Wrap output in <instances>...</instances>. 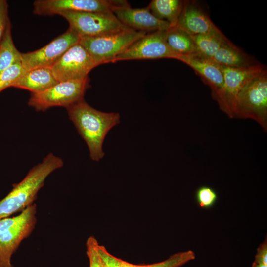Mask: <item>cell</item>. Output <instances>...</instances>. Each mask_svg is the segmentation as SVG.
I'll return each instance as SVG.
<instances>
[{
  "instance_id": "obj_26",
  "label": "cell",
  "mask_w": 267,
  "mask_h": 267,
  "mask_svg": "<svg viewBox=\"0 0 267 267\" xmlns=\"http://www.w3.org/2000/svg\"><path fill=\"white\" fill-rule=\"evenodd\" d=\"M9 22L7 2L5 0H0V43Z\"/></svg>"
},
{
  "instance_id": "obj_20",
  "label": "cell",
  "mask_w": 267,
  "mask_h": 267,
  "mask_svg": "<svg viewBox=\"0 0 267 267\" xmlns=\"http://www.w3.org/2000/svg\"><path fill=\"white\" fill-rule=\"evenodd\" d=\"M165 39L168 46L178 55L196 53L191 36L176 26L171 27L166 30Z\"/></svg>"
},
{
  "instance_id": "obj_7",
  "label": "cell",
  "mask_w": 267,
  "mask_h": 267,
  "mask_svg": "<svg viewBox=\"0 0 267 267\" xmlns=\"http://www.w3.org/2000/svg\"><path fill=\"white\" fill-rule=\"evenodd\" d=\"M58 15L68 21L69 28L80 37L100 36L129 28L112 12L65 11Z\"/></svg>"
},
{
  "instance_id": "obj_13",
  "label": "cell",
  "mask_w": 267,
  "mask_h": 267,
  "mask_svg": "<svg viewBox=\"0 0 267 267\" xmlns=\"http://www.w3.org/2000/svg\"><path fill=\"white\" fill-rule=\"evenodd\" d=\"M113 13L124 26L136 31L152 32L172 27L168 22L154 16L147 7L132 8L128 4L115 8Z\"/></svg>"
},
{
  "instance_id": "obj_21",
  "label": "cell",
  "mask_w": 267,
  "mask_h": 267,
  "mask_svg": "<svg viewBox=\"0 0 267 267\" xmlns=\"http://www.w3.org/2000/svg\"><path fill=\"white\" fill-rule=\"evenodd\" d=\"M196 53L212 59L217 50L229 40L220 31L191 36Z\"/></svg>"
},
{
  "instance_id": "obj_2",
  "label": "cell",
  "mask_w": 267,
  "mask_h": 267,
  "mask_svg": "<svg viewBox=\"0 0 267 267\" xmlns=\"http://www.w3.org/2000/svg\"><path fill=\"white\" fill-rule=\"evenodd\" d=\"M63 164L61 158L50 153L31 168L24 178L14 184L10 192L0 201V220L21 212L34 204L46 178Z\"/></svg>"
},
{
  "instance_id": "obj_12",
  "label": "cell",
  "mask_w": 267,
  "mask_h": 267,
  "mask_svg": "<svg viewBox=\"0 0 267 267\" xmlns=\"http://www.w3.org/2000/svg\"><path fill=\"white\" fill-rule=\"evenodd\" d=\"M128 3L126 0H37L33 3V12L39 15L59 14L65 11L113 12L115 8Z\"/></svg>"
},
{
  "instance_id": "obj_16",
  "label": "cell",
  "mask_w": 267,
  "mask_h": 267,
  "mask_svg": "<svg viewBox=\"0 0 267 267\" xmlns=\"http://www.w3.org/2000/svg\"><path fill=\"white\" fill-rule=\"evenodd\" d=\"M96 249L106 267H180L195 258L192 250L175 253L166 260L152 264L136 265L119 259L111 254L97 241Z\"/></svg>"
},
{
  "instance_id": "obj_3",
  "label": "cell",
  "mask_w": 267,
  "mask_h": 267,
  "mask_svg": "<svg viewBox=\"0 0 267 267\" xmlns=\"http://www.w3.org/2000/svg\"><path fill=\"white\" fill-rule=\"evenodd\" d=\"M36 214L37 205L34 203L15 216L0 220V267H14L12 255L34 229Z\"/></svg>"
},
{
  "instance_id": "obj_11",
  "label": "cell",
  "mask_w": 267,
  "mask_h": 267,
  "mask_svg": "<svg viewBox=\"0 0 267 267\" xmlns=\"http://www.w3.org/2000/svg\"><path fill=\"white\" fill-rule=\"evenodd\" d=\"M166 30L146 34L130 45L112 62L141 59L172 58L179 56L173 52L166 42Z\"/></svg>"
},
{
  "instance_id": "obj_4",
  "label": "cell",
  "mask_w": 267,
  "mask_h": 267,
  "mask_svg": "<svg viewBox=\"0 0 267 267\" xmlns=\"http://www.w3.org/2000/svg\"><path fill=\"white\" fill-rule=\"evenodd\" d=\"M234 118L251 119L267 129V71L265 69L250 80L238 93Z\"/></svg>"
},
{
  "instance_id": "obj_28",
  "label": "cell",
  "mask_w": 267,
  "mask_h": 267,
  "mask_svg": "<svg viewBox=\"0 0 267 267\" xmlns=\"http://www.w3.org/2000/svg\"><path fill=\"white\" fill-rule=\"evenodd\" d=\"M252 267H267V265L256 264L253 262L252 265Z\"/></svg>"
},
{
  "instance_id": "obj_10",
  "label": "cell",
  "mask_w": 267,
  "mask_h": 267,
  "mask_svg": "<svg viewBox=\"0 0 267 267\" xmlns=\"http://www.w3.org/2000/svg\"><path fill=\"white\" fill-rule=\"evenodd\" d=\"M80 36L69 27L68 30L40 49L21 53L25 71L39 68H51L73 45L78 43Z\"/></svg>"
},
{
  "instance_id": "obj_6",
  "label": "cell",
  "mask_w": 267,
  "mask_h": 267,
  "mask_svg": "<svg viewBox=\"0 0 267 267\" xmlns=\"http://www.w3.org/2000/svg\"><path fill=\"white\" fill-rule=\"evenodd\" d=\"M89 87V77L58 82L43 92L31 93L28 105L38 111L55 106L67 108L84 100L85 93Z\"/></svg>"
},
{
  "instance_id": "obj_22",
  "label": "cell",
  "mask_w": 267,
  "mask_h": 267,
  "mask_svg": "<svg viewBox=\"0 0 267 267\" xmlns=\"http://www.w3.org/2000/svg\"><path fill=\"white\" fill-rule=\"evenodd\" d=\"M21 61V53L16 48L9 22L0 43V73L13 64Z\"/></svg>"
},
{
  "instance_id": "obj_27",
  "label": "cell",
  "mask_w": 267,
  "mask_h": 267,
  "mask_svg": "<svg viewBox=\"0 0 267 267\" xmlns=\"http://www.w3.org/2000/svg\"><path fill=\"white\" fill-rule=\"evenodd\" d=\"M256 264L267 265V240H265L259 246L253 262Z\"/></svg>"
},
{
  "instance_id": "obj_25",
  "label": "cell",
  "mask_w": 267,
  "mask_h": 267,
  "mask_svg": "<svg viewBox=\"0 0 267 267\" xmlns=\"http://www.w3.org/2000/svg\"><path fill=\"white\" fill-rule=\"evenodd\" d=\"M96 239L89 237L87 240V254L89 260V267H106L96 249Z\"/></svg>"
},
{
  "instance_id": "obj_9",
  "label": "cell",
  "mask_w": 267,
  "mask_h": 267,
  "mask_svg": "<svg viewBox=\"0 0 267 267\" xmlns=\"http://www.w3.org/2000/svg\"><path fill=\"white\" fill-rule=\"evenodd\" d=\"M98 65L79 42L71 47L51 67L59 82L84 79Z\"/></svg>"
},
{
  "instance_id": "obj_15",
  "label": "cell",
  "mask_w": 267,
  "mask_h": 267,
  "mask_svg": "<svg viewBox=\"0 0 267 267\" xmlns=\"http://www.w3.org/2000/svg\"><path fill=\"white\" fill-rule=\"evenodd\" d=\"M176 26L191 36L221 31L198 3L191 0H184Z\"/></svg>"
},
{
  "instance_id": "obj_8",
  "label": "cell",
  "mask_w": 267,
  "mask_h": 267,
  "mask_svg": "<svg viewBox=\"0 0 267 267\" xmlns=\"http://www.w3.org/2000/svg\"><path fill=\"white\" fill-rule=\"evenodd\" d=\"M220 67L223 74L224 85L217 102L223 112L229 118H233L238 93L250 80L266 68L260 63L243 68Z\"/></svg>"
},
{
  "instance_id": "obj_1",
  "label": "cell",
  "mask_w": 267,
  "mask_h": 267,
  "mask_svg": "<svg viewBox=\"0 0 267 267\" xmlns=\"http://www.w3.org/2000/svg\"><path fill=\"white\" fill-rule=\"evenodd\" d=\"M69 119L86 142L90 159L98 162L105 155L103 144L109 131L120 121L118 113L99 111L83 100L66 108Z\"/></svg>"
},
{
  "instance_id": "obj_23",
  "label": "cell",
  "mask_w": 267,
  "mask_h": 267,
  "mask_svg": "<svg viewBox=\"0 0 267 267\" xmlns=\"http://www.w3.org/2000/svg\"><path fill=\"white\" fill-rule=\"evenodd\" d=\"M25 72L21 61L11 65L0 73V92L13 87L20 76Z\"/></svg>"
},
{
  "instance_id": "obj_14",
  "label": "cell",
  "mask_w": 267,
  "mask_h": 267,
  "mask_svg": "<svg viewBox=\"0 0 267 267\" xmlns=\"http://www.w3.org/2000/svg\"><path fill=\"white\" fill-rule=\"evenodd\" d=\"M177 60L190 67L211 89L213 98L217 102L222 91L224 80L219 65L212 60L195 53L179 55Z\"/></svg>"
},
{
  "instance_id": "obj_24",
  "label": "cell",
  "mask_w": 267,
  "mask_h": 267,
  "mask_svg": "<svg viewBox=\"0 0 267 267\" xmlns=\"http://www.w3.org/2000/svg\"><path fill=\"white\" fill-rule=\"evenodd\" d=\"M218 199V195L215 190L208 186H201L195 192V199L198 205L201 208L208 209L212 207Z\"/></svg>"
},
{
  "instance_id": "obj_18",
  "label": "cell",
  "mask_w": 267,
  "mask_h": 267,
  "mask_svg": "<svg viewBox=\"0 0 267 267\" xmlns=\"http://www.w3.org/2000/svg\"><path fill=\"white\" fill-rule=\"evenodd\" d=\"M211 60L219 66L231 68H243L259 64L230 41L217 50Z\"/></svg>"
},
{
  "instance_id": "obj_17",
  "label": "cell",
  "mask_w": 267,
  "mask_h": 267,
  "mask_svg": "<svg viewBox=\"0 0 267 267\" xmlns=\"http://www.w3.org/2000/svg\"><path fill=\"white\" fill-rule=\"evenodd\" d=\"M58 82L51 68L39 67L25 71L13 87L28 90L32 93H38L46 90Z\"/></svg>"
},
{
  "instance_id": "obj_19",
  "label": "cell",
  "mask_w": 267,
  "mask_h": 267,
  "mask_svg": "<svg viewBox=\"0 0 267 267\" xmlns=\"http://www.w3.org/2000/svg\"><path fill=\"white\" fill-rule=\"evenodd\" d=\"M184 0H153L147 7L158 19L176 26L183 8Z\"/></svg>"
},
{
  "instance_id": "obj_5",
  "label": "cell",
  "mask_w": 267,
  "mask_h": 267,
  "mask_svg": "<svg viewBox=\"0 0 267 267\" xmlns=\"http://www.w3.org/2000/svg\"><path fill=\"white\" fill-rule=\"evenodd\" d=\"M146 34L127 28L93 37H82L79 43L89 53L98 66L112 61L133 43Z\"/></svg>"
}]
</instances>
